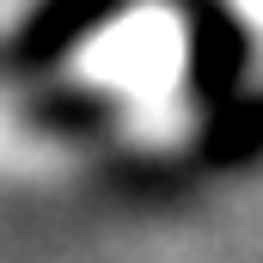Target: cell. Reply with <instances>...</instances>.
Masks as SVG:
<instances>
[{
    "instance_id": "1",
    "label": "cell",
    "mask_w": 263,
    "mask_h": 263,
    "mask_svg": "<svg viewBox=\"0 0 263 263\" xmlns=\"http://www.w3.org/2000/svg\"><path fill=\"white\" fill-rule=\"evenodd\" d=\"M227 6H233V18L245 31H263V0H227Z\"/></svg>"
}]
</instances>
